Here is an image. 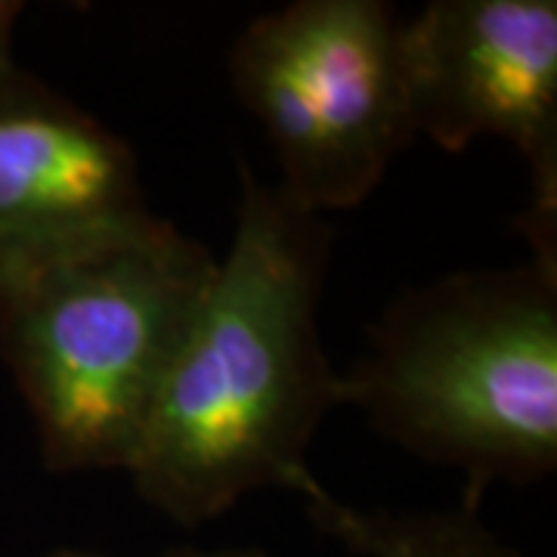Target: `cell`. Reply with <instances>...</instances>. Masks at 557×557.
<instances>
[{
	"label": "cell",
	"instance_id": "3957f363",
	"mask_svg": "<svg viewBox=\"0 0 557 557\" xmlns=\"http://www.w3.org/2000/svg\"><path fill=\"white\" fill-rule=\"evenodd\" d=\"M218 260L149 211L0 276V359L47 471L131 468Z\"/></svg>",
	"mask_w": 557,
	"mask_h": 557
},
{
	"label": "cell",
	"instance_id": "6da1fadb",
	"mask_svg": "<svg viewBox=\"0 0 557 557\" xmlns=\"http://www.w3.org/2000/svg\"><path fill=\"white\" fill-rule=\"evenodd\" d=\"M239 180L230 251L124 471L152 511L183 527L258 490L295 493L322 421L344 406L319 332L332 223L245 164Z\"/></svg>",
	"mask_w": 557,
	"mask_h": 557
},
{
	"label": "cell",
	"instance_id": "9c48e42d",
	"mask_svg": "<svg viewBox=\"0 0 557 557\" xmlns=\"http://www.w3.org/2000/svg\"><path fill=\"white\" fill-rule=\"evenodd\" d=\"M22 13H25L22 0H0V75H10L13 69H20V62L13 57V35H16Z\"/></svg>",
	"mask_w": 557,
	"mask_h": 557
},
{
	"label": "cell",
	"instance_id": "277c9868",
	"mask_svg": "<svg viewBox=\"0 0 557 557\" xmlns=\"http://www.w3.org/2000/svg\"><path fill=\"white\" fill-rule=\"evenodd\" d=\"M399 35L384 0H295L233 44V90L267 131L276 186L304 211L359 208L416 139Z\"/></svg>",
	"mask_w": 557,
	"mask_h": 557
},
{
	"label": "cell",
	"instance_id": "ba28073f",
	"mask_svg": "<svg viewBox=\"0 0 557 557\" xmlns=\"http://www.w3.org/2000/svg\"><path fill=\"white\" fill-rule=\"evenodd\" d=\"M47 557H112V555H100V552H81V548H60L53 555ZM149 557H270L267 552L260 548H196V545H183V548H168L161 555H149Z\"/></svg>",
	"mask_w": 557,
	"mask_h": 557
},
{
	"label": "cell",
	"instance_id": "7a4b0ae2",
	"mask_svg": "<svg viewBox=\"0 0 557 557\" xmlns=\"http://www.w3.org/2000/svg\"><path fill=\"white\" fill-rule=\"evenodd\" d=\"M344 406L418 461L453 468L461 502L557 468V267L456 270L409 285L341 375Z\"/></svg>",
	"mask_w": 557,
	"mask_h": 557
},
{
	"label": "cell",
	"instance_id": "52a82bcc",
	"mask_svg": "<svg viewBox=\"0 0 557 557\" xmlns=\"http://www.w3.org/2000/svg\"><path fill=\"white\" fill-rule=\"evenodd\" d=\"M295 493L325 536L362 557H520L480 520V508L465 502L440 511L357 508L332 496L313 471L298 480Z\"/></svg>",
	"mask_w": 557,
	"mask_h": 557
},
{
	"label": "cell",
	"instance_id": "8992f818",
	"mask_svg": "<svg viewBox=\"0 0 557 557\" xmlns=\"http://www.w3.org/2000/svg\"><path fill=\"white\" fill-rule=\"evenodd\" d=\"M143 214L127 139L22 65L0 75V276Z\"/></svg>",
	"mask_w": 557,
	"mask_h": 557
},
{
	"label": "cell",
	"instance_id": "5b68a950",
	"mask_svg": "<svg viewBox=\"0 0 557 557\" xmlns=\"http://www.w3.org/2000/svg\"><path fill=\"white\" fill-rule=\"evenodd\" d=\"M416 137L446 152L496 137L530 171L518 230L530 258L557 267V3L431 0L399 35Z\"/></svg>",
	"mask_w": 557,
	"mask_h": 557
}]
</instances>
